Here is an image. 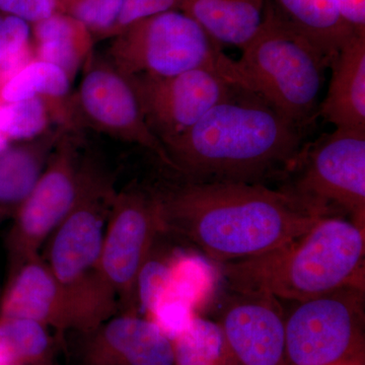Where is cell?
Listing matches in <instances>:
<instances>
[{
    "mask_svg": "<svg viewBox=\"0 0 365 365\" xmlns=\"http://www.w3.org/2000/svg\"><path fill=\"white\" fill-rule=\"evenodd\" d=\"M365 228L329 215L279 248L218 264L230 292L302 302L347 285H364Z\"/></svg>",
    "mask_w": 365,
    "mask_h": 365,
    "instance_id": "3",
    "label": "cell"
},
{
    "mask_svg": "<svg viewBox=\"0 0 365 365\" xmlns=\"http://www.w3.org/2000/svg\"><path fill=\"white\" fill-rule=\"evenodd\" d=\"M83 71L78 90L72 96L74 128L86 125L116 140L141 146L172 170L167 151L146 124L128 78L95 53Z\"/></svg>",
    "mask_w": 365,
    "mask_h": 365,
    "instance_id": "11",
    "label": "cell"
},
{
    "mask_svg": "<svg viewBox=\"0 0 365 365\" xmlns=\"http://www.w3.org/2000/svg\"><path fill=\"white\" fill-rule=\"evenodd\" d=\"M165 148L172 172L190 181L265 185L292 172L304 146L302 128L237 88Z\"/></svg>",
    "mask_w": 365,
    "mask_h": 365,
    "instance_id": "2",
    "label": "cell"
},
{
    "mask_svg": "<svg viewBox=\"0 0 365 365\" xmlns=\"http://www.w3.org/2000/svg\"><path fill=\"white\" fill-rule=\"evenodd\" d=\"M0 318L32 319L59 333L74 331L66 292L42 255L11 271L0 299Z\"/></svg>",
    "mask_w": 365,
    "mask_h": 365,
    "instance_id": "15",
    "label": "cell"
},
{
    "mask_svg": "<svg viewBox=\"0 0 365 365\" xmlns=\"http://www.w3.org/2000/svg\"><path fill=\"white\" fill-rule=\"evenodd\" d=\"M6 216H9V215H7L6 212H4V211L2 210V209H0V222H1V220H4V218L6 217Z\"/></svg>",
    "mask_w": 365,
    "mask_h": 365,
    "instance_id": "32",
    "label": "cell"
},
{
    "mask_svg": "<svg viewBox=\"0 0 365 365\" xmlns=\"http://www.w3.org/2000/svg\"><path fill=\"white\" fill-rule=\"evenodd\" d=\"M230 60L228 81L260 98L304 130L318 115L319 93L330 62L267 0L256 36Z\"/></svg>",
    "mask_w": 365,
    "mask_h": 365,
    "instance_id": "5",
    "label": "cell"
},
{
    "mask_svg": "<svg viewBox=\"0 0 365 365\" xmlns=\"http://www.w3.org/2000/svg\"><path fill=\"white\" fill-rule=\"evenodd\" d=\"M35 59L31 29L11 14L0 16V86Z\"/></svg>",
    "mask_w": 365,
    "mask_h": 365,
    "instance_id": "26",
    "label": "cell"
},
{
    "mask_svg": "<svg viewBox=\"0 0 365 365\" xmlns=\"http://www.w3.org/2000/svg\"><path fill=\"white\" fill-rule=\"evenodd\" d=\"M163 232L162 207L155 186L133 182L118 188L101 257L105 279L117 297L118 313H133L137 276Z\"/></svg>",
    "mask_w": 365,
    "mask_h": 365,
    "instance_id": "10",
    "label": "cell"
},
{
    "mask_svg": "<svg viewBox=\"0 0 365 365\" xmlns=\"http://www.w3.org/2000/svg\"><path fill=\"white\" fill-rule=\"evenodd\" d=\"M281 16L332 61L355 34L341 19L333 0H271Z\"/></svg>",
    "mask_w": 365,
    "mask_h": 365,
    "instance_id": "20",
    "label": "cell"
},
{
    "mask_svg": "<svg viewBox=\"0 0 365 365\" xmlns=\"http://www.w3.org/2000/svg\"><path fill=\"white\" fill-rule=\"evenodd\" d=\"M364 285H347L284 309L287 365H360Z\"/></svg>",
    "mask_w": 365,
    "mask_h": 365,
    "instance_id": "7",
    "label": "cell"
},
{
    "mask_svg": "<svg viewBox=\"0 0 365 365\" xmlns=\"http://www.w3.org/2000/svg\"><path fill=\"white\" fill-rule=\"evenodd\" d=\"M220 279L217 266L202 255L176 250L170 266L169 283L160 299L169 297L181 300L197 313L215 294Z\"/></svg>",
    "mask_w": 365,
    "mask_h": 365,
    "instance_id": "22",
    "label": "cell"
},
{
    "mask_svg": "<svg viewBox=\"0 0 365 365\" xmlns=\"http://www.w3.org/2000/svg\"><path fill=\"white\" fill-rule=\"evenodd\" d=\"M0 365H6V364H0Z\"/></svg>",
    "mask_w": 365,
    "mask_h": 365,
    "instance_id": "33",
    "label": "cell"
},
{
    "mask_svg": "<svg viewBox=\"0 0 365 365\" xmlns=\"http://www.w3.org/2000/svg\"><path fill=\"white\" fill-rule=\"evenodd\" d=\"M76 0H0V11L36 24L56 14H68Z\"/></svg>",
    "mask_w": 365,
    "mask_h": 365,
    "instance_id": "28",
    "label": "cell"
},
{
    "mask_svg": "<svg viewBox=\"0 0 365 365\" xmlns=\"http://www.w3.org/2000/svg\"><path fill=\"white\" fill-rule=\"evenodd\" d=\"M218 314L232 365H287L284 307L269 295L230 292Z\"/></svg>",
    "mask_w": 365,
    "mask_h": 365,
    "instance_id": "13",
    "label": "cell"
},
{
    "mask_svg": "<svg viewBox=\"0 0 365 365\" xmlns=\"http://www.w3.org/2000/svg\"><path fill=\"white\" fill-rule=\"evenodd\" d=\"M85 335L81 365H174L172 340L141 314L117 313Z\"/></svg>",
    "mask_w": 365,
    "mask_h": 365,
    "instance_id": "14",
    "label": "cell"
},
{
    "mask_svg": "<svg viewBox=\"0 0 365 365\" xmlns=\"http://www.w3.org/2000/svg\"><path fill=\"white\" fill-rule=\"evenodd\" d=\"M146 124L163 148L191 129L237 91L217 72L195 69L172 76H127Z\"/></svg>",
    "mask_w": 365,
    "mask_h": 365,
    "instance_id": "12",
    "label": "cell"
},
{
    "mask_svg": "<svg viewBox=\"0 0 365 365\" xmlns=\"http://www.w3.org/2000/svg\"><path fill=\"white\" fill-rule=\"evenodd\" d=\"M267 0H185L180 11L220 45L242 49L265 20Z\"/></svg>",
    "mask_w": 365,
    "mask_h": 365,
    "instance_id": "17",
    "label": "cell"
},
{
    "mask_svg": "<svg viewBox=\"0 0 365 365\" xmlns=\"http://www.w3.org/2000/svg\"><path fill=\"white\" fill-rule=\"evenodd\" d=\"M330 67V85L318 115L336 128L365 129V34H355Z\"/></svg>",
    "mask_w": 365,
    "mask_h": 365,
    "instance_id": "16",
    "label": "cell"
},
{
    "mask_svg": "<svg viewBox=\"0 0 365 365\" xmlns=\"http://www.w3.org/2000/svg\"><path fill=\"white\" fill-rule=\"evenodd\" d=\"M343 21L354 32L365 34V0H333Z\"/></svg>",
    "mask_w": 365,
    "mask_h": 365,
    "instance_id": "30",
    "label": "cell"
},
{
    "mask_svg": "<svg viewBox=\"0 0 365 365\" xmlns=\"http://www.w3.org/2000/svg\"><path fill=\"white\" fill-rule=\"evenodd\" d=\"M111 39L106 58L125 76H172L208 69L227 81L232 58L181 11L134 21Z\"/></svg>",
    "mask_w": 365,
    "mask_h": 365,
    "instance_id": "6",
    "label": "cell"
},
{
    "mask_svg": "<svg viewBox=\"0 0 365 365\" xmlns=\"http://www.w3.org/2000/svg\"><path fill=\"white\" fill-rule=\"evenodd\" d=\"M125 0H76L68 14L81 21L95 40L110 39Z\"/></svg>",
    "mask_w": 365,
    "mask_h": 365,
    "instance_id": "27",
    "label": "cell"
},
{
    "mask_svg": "<svg viewBox=\"0 0 365 365\" xmlns=\"http://www.w3.org/2000/svg\"><path fill=\"white\" fill-rule=\"evenodd\" d=\"M72 81L60 67L34 59L0 86V104L43 98L72 106Z\"/></svg>",
    "mask_w": 365,
    "mask_h": 365,
    "instance_id": "23",
    "label": "cell"
},
{
    "mask_svg": "<svg viewBox=\"0 0 365 365\" xmlns=\"http://www.w3.org/2000/svg\"><path fill=\"white\" fill-rule=\"evenodd\" d=\"M184 2L185 0H125L123 9L111 38L121 32L127 26L141 19L167 11H180Z\"/></svg>",
    "mask_w": 365,
    "mask_h": 365,
    "instance_id": "29",
    "label": "cell"
},
{
    "mask_svg": "<svg viewBox=\"0 0 365 365\" xmlns=\"http://www.w3.org/2000/svg\"><path fill=\"white\" fill-rule=\"evenodd\" d=\"M173 342L174 365H222L225 342L217 322L196 314Z\"/></svg>",
    "mask_w": 365,
    "mask_h": 365,
    "instance_id": "25",
    "label": "cell"
},
{
    "mask_svg": "<svg viewBox=\"0 0 365 365\" xmlns=\"http://www.w3.org/2000/svg\"><path fill=\"white\" fill-rule=\"evenodd\" d=\"M53 125L73 127L72 106L43 98L0 104V133L9 143L33 140L53 130Z\"/></svg>",
    "mask_w": 365,
    "mask_h": 365,
    "instance_id": "21",
    "label": "cell"
},
{
    "mask_svg": "<svg viewBox=\"0 0 365 365\" xmlns=\"http://www.w3.org/2000/svg\"><path fill=\"white\" fill-rule=\"evenodd\" d=\"M176 178L155 186L165 232L215 265L273 251L329 216L283 187Z\"/></svg>",
    "mask_w": 365,
    "mask_h": 365,
    "instance_id": "1",
    "label": "cell"
},
{
    "mask_svg": "<svg viewBox=\"0 0 365 365\" xmlns=\"http://www.w3.org/2000/svg\"><path fill=\"white\" fill-rule=\"evenodd\" d=\"M289 190L329 215L349 216L365 228V129H340L304 148Z\"/></svg>",
    "mask_w": 365,
    "mask_h": 365,
    "instance_id": "8",
    "label": "cell"
},
{
    "mask_svg": "<svg viewBox=\"0 0 365 365\" xmlns=\"http://www.w3.org/2000/svg\"><path fill=\"white\" fill-rule=\"evenodd\" d=\"M9 144H11V143H9V141L7 140L6 137H4V135H2L1 133H0V153H1L2 150H6V148H7V146L9 145Z\"/></svg>",
    "mask_w": 365,
    "mask_h": 365,
    "instance_id": "31",
    "label": "cell"
},
{
    "mask_svg": "<svg viewBox=\"0 0 365 365\" xmlns=\"http://www.w3.org/2000/svg\"><path fill=\"white\" fill-rule=\"evenodd\" d=\"M78 131L62 129L39 181L14 213L7 237L11 271L40 254L76 203L86 153Z\"/></svg>",
    "mask_w": 365,
    "mask_h": 365,
    "instance_id": "9",
    "label": "cell"
},
{
    "mask_svg": "<svg viewBox=\"0 0 365 365\" xmlns=\"http://www.w3.org/2000/svg\"><path fill=\"white\" fill-rule=\"evenodd\" d=\"M31 35L35 59L60 67L71 81L93 53V34L71 14L34 24Z\"/></svg>",
    "mask_w": 365,
    "mask_h": 365,
    "instance_id": "19",
    "label": "cell"
},
{
    "mask_svg": "<svg viewBox=\"0 0 365 365\" xmlns=\"http://www.w3.org/2000/svg\"><path fill=\"white\" fill-rule=\"evenodd\" d=\"M50 330L32 319L0 318V364H47L54 348Z\"/></svg>",
    "mask_w": 365,
    "mask_h": 365,
    "instance_id": "24",
    "label": "cell"
},
{
    "mask_svg": "<svg viewBox=\"0 0 365 365\" xmlns=\"http://www.w3.org/2000/svg\"><path fill=\"white\" fill-rule=\"evenodd\" d=\"M33 140L11 143L0 153V209L14 215L39 181L62 129Z\"/></svg>",
    "mask_w": 365,
    "mask_h": 365,
    "instance_id": "18",
    "label": "cell"
},
{
    "mask_svg": "<svg viewBox=\"0 0 365 365\" xmlns=\"http://www.w3.org/2000/svg\"><path fill=\"white\" fill-rule=\"evenodd\" d=\"M116 172L86 150L78 198L46 242L45 259L59 281L74 319L86 334L119 312L101 266L106 225L118 191Z\"/></svg>",
    "mask_w": 365,
    "mask_h": 365,
    "instance_id": "4",
    "label": "cell"
}]
</instances>
